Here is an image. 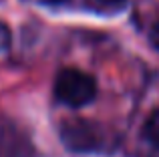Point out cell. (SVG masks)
<instances>
[{"label": "cell", "mask_w": 159, "mask_h": 157, "mask_svg": "<svg viewBox=\"0 0 159 157\" xmlns=\"http://www.w3.org/2000/svg\"><path fill=\"white\" fill-rule=\"evenodd\" d=\"M97 2L105 4V6H119V4H123L125 0H97Z\"/></svg>", "instance_id": "cell-7"}, {"label": "cell", "mask_w": 159, "mask_h": 157, "mask_svg": "<svg viewBox=\"0 0 159 157\" xmlns=\"http://www.w3.org/2000/svg\"><path fill=\"white\" fill-rule=\"evenodd\" d=\"M32 145L16 127L0 123V157H32Z\"/></svg>", "instance_id": "cell-3"}, {"label": "cell", "mask_w": 159, "mask_h": 157, "mask_svg": "<svg viewBox=\"0 0 159 157\" xmlns=\"http://www.w3.org/2000/svg\"><path fill=\"white\" fill-rule=\"evenodd\" d=\"M61 141L70 151L89 153L101 149L105 135L101 127L89 119H69L61 125Z\"/></svg>", "instance_id": "cell-2"}, {"label": "cell", "mask_w": 159, "mask_h": 157, "mask_svg": "<svg viewBox=\"0 0 159 157\" xmlns=\"http://www.w3.org/2000/svg\"><path fill=\"white\" fill-rule=\"evenodd\" d=\"M44 2H48V4H62V2H66V0H44Z\"/></svg>", "instance_id": "cell-8"}, {"label": "cell", "mask_w": 159, "mask_h": 157, "mask_svg": "<svg viewBox=\"0 0 159 157\" xmlns=\"http://www.w3.org/2000/svg\"><path fill=\"white\" fill-rule=\"evenodd\" d=\"M149 43L153 44L155 51H159V20L151 26V30H149Z\"/></svg>", "instance_id": "cell-6"}, {"label": "cell", "mask_w": 159, "mask_h": 157, "mask_svg": "<svg viewBox=\"0 0 159 157\" xmlns=\"http://www.w3.org/2000/svg\"><path fill=\"white\" fill-rule=\"evenodd\" d=\"M143 137L147 139L153 147L159 149V109L153 111L147 117V121H145V125H143Z\"/></svg>", "instance_id": "cell-4"}, {"label": "cell", "mask_w": 159, "mask_h": 157, "mask_svg": "<svg viewBox=\"0 0 159 157\" xmlns=\"http://www.w3.org/2000/svg\"><path fill=\"white\" fill-rule=\"evenodd\" d=\"M54 97L73 109L85 107L97 97V81L85 71L62 69L54 78Z\"/></svg>", "instance_id": "cell-1"}, {"label": "cell", "mask_w": 159, "mask_h": 157, "mask_svg": "<svg viewBox=\"0 0 159 157\" xmlns=\"http://www.w3.org/2000/svg\"><path fill=\"white\" fill-rule=\"evenodd\" d=\"M12 43V32L4 22H0V52H6Z\"/></svg>", "instance_id": "cell-5"}]
</instances>
